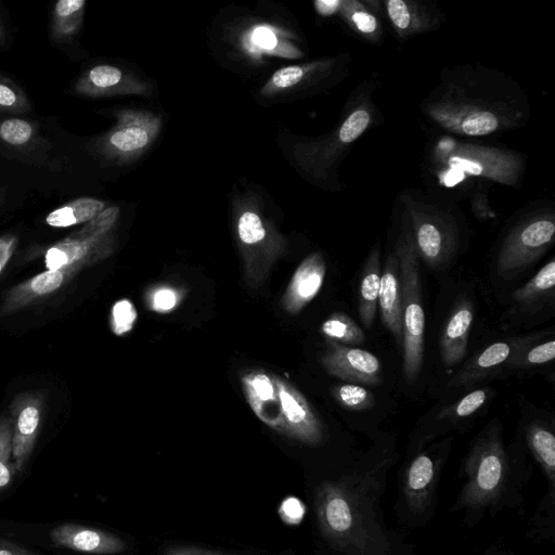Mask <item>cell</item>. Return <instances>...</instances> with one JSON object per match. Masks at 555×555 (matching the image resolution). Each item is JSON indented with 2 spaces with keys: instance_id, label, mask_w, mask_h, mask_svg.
Listing matches in <instances>:
<instances>
[{
  "instance_id": "3",
  "label": "cell",
  "mask_w": 555,
  "mask_h": 555,
  "mask_svg": "<svg viewBox=\"0 0 555 555\" xmlns=\"http://www.w3.org/2000/svg\"><path fill=\"white\" fill-rule=\"evenodd\" d=\"M395 253L401 283L403 375L412 384L423 364L425 314L421 304L420 256L406 215Z\"/></svg>"
},
{
  "instance_id": "6",
  "label": "cell",
  "mask_w": 555,
  "mask_h": 555,
  "mask_svg": "<svg viewBox=\"0 0 555 555\" xmlns=\"http://www.w3.org/2000/svg\"><path fill=\"white\" fill-rule=\"evenodd\" d=\"M553 215H537L516 225L504 238L496 259V271L509 279L532 264L553 244Z\"/></svg>"
},
{
  "instance_id": "2",
  "label": "cell",
  "mask_w": 555,
  "mask_h": 555,
  "mask_svg": "<svg viewBox=\"0 0 555 555\" xmlns=\"http://www.w3.org/2000/svg\"><path fill=\"white\" fill-rule=\"evenodd\" d=\"M376 475H352L350 478L326 480L314 493V508L323 538L347 555H382L375 544L383 535L370 529L375 520L373 494L379 488Z\"/></svg>"
},
{
  "instance_id": "43",
  "label": "cell",
  "mask_w": 555,
  "mask_h": 555,
  "mask_svg": "<svg viewBox=\"0 0 555 555\" xmlns=\"http://www.w3.org/2000/svg\"><path fill=\"white\" fill-rule=\"evenodd\" d=\"M0 555H37L28 550L0 538Z\"/></svg>"
},
{
  "instance_id": "23",
  "label": "cell",
  "mask_w": 555,
  "mask_h": 555,
  "mask_svg": "<svg viewBox=\"0 0 555 555\" xmlns=\"http://www.w3.org/2000/svg\"><path fill=\"white\" fill-rule=\"evenodd\" d=\"M103 236H95L83 229L73 237L56 244L48 249L46 254V266L48 270L57 271L87 255L90 247Z\"/></svg>"
},
{
  "instance_id": "34",
  "label": "cell",
  "mask_w": 555,
  "mask_h": 555,
  "mask_svg": "<svg viewBox=\"0 0 555 555\" xmlns=\"http://www.w3.org/2000/svg\"><path fill=\"white\" fill-rule=\"evenodd\" d=\"M112 315L113 330L117 335H121L132 328L137 313L132 304L127 299H122L114 305Z\"/></svg>"
},
{
  "instance_id": "28",
  "label": "cell",
  "mask_w": 555,
  "mask_h": 555,
  "mask_svg": "<svg viewBox=\"0 0 555 555\" xmlns=\"http://www.w3.org/2000/svg\"><path fill=\"white\" fill-rule=\"evenodd\" d=\"M321 332L331 343L356 347L365 340L362 328L347 314L336 312L330 315L321 325Z\"/></svg>"
},
{
  "instance_id": "4",
  "label": "cell",
  "mask_w": 555,
  "mask_h": 555,
  "mask_svg": "<svg viewBox=\"0 0 555 555\" xmlns=\"http://www.w3.org/2000/svg\"><path fill=\"white\" fill-rule=\"evenodd\" d=\"M434 160L454 176L483 178L509 186L517 185L524 173L520 154L494 146L440 140L434 151Z\"/></svg>"
},
{
  "instance_id": "19",
  "label": "cell",
  "mask_w": 555,
  "mask_h": 555,
  "mask_svg": "<svg viewBox=\"0 0 555 555\" xmlns=\"http://www.w3.org/2000/svg\"><path fill=\"white\" fill-rule=\"evenodd\" d=\"M380 276L379 251L375 248L367 257L359 287V314L366 328L372 326L376 315Z\"/></svg>"
},
{
  "instance_id": "29",
  "label": "cell",
  "mask_w": 555,
  "mask_h": 555,
  "mask_svg": "<svg viewBox=\"0 0 555 555\" xmlns=\"http://www.w3.org/2000/svg\"><path fill=\"white\" fill-rule=\"evenodd\" d=\"M318 64L292 65L276 70L262 90L270 94L299 83Z\"/></svg>"
},
{
  "instance_id": "40",
  "label": "cell",
  "mask_w": 555,
  "mask_h": 555,
  "mask_svg": "<svg viewBox=\"0 0 555 555\" xmlns=\"http://www.w3.org/2000/svg\"><path fill=\"white\" fill-rule=\"evenodd\" d=\"M163 555H235L219 551H211L190 545H169L165 547Z\"/></svg>"
},
{
  "instance_id": "20",
  "label": "cell",
  "mask_w": 555,
  "mask_h": 555,
  "mask_svg": "<svg viewBox=\"0 0 555 555\" xmlns=\"http://www.w3.org/2000/svg\"><path fill=\"white\" fill-rule=\"evenodd\" d=\"M555 261L552 259L522 287L513 295L514 308L520 312L537 309L546 299L554 297Z\"/></svg>"
},
{
  "instance_id": "33",
  "label": "cell",
  "mask_w": 555,
  "mask_h": 555,
  "mask_svg": "<svg viewBox=\"0 0 555 555\" xmlns=\"http://www.w3.org/2000/svg\"><path fill=\"white\" fill-rule=\"evenodd\" d=\"M28 108L24 94L4 78L0 77V111L22 112Z\"/></svg>"
},
{
  "instance_id": "7",
  "label": "cell",
  "mask_w": 555,
  "mask_h": 555,
  "mask_svg": "<svg viewBox=\"0 0 555 555\" xmlns=\"http://www.w3.org/2000/svg\"><path fill=\"white\" fill-rule=\"evenodd\" d=\"M406 214L418 256L431 268L446 264L455 245L449 218L411 201L406 202Z\"/></svg>"
},
{
  "instance_id": "25",
  "label": "cell",
  "mask_w": 555,
  "mask_h": 555,
  "mask_svg": "<svg viewBox=\"0 0 555 555\" xmlns=\"http://www.w3.org/2000/svg\"><path fill=\"white\" fill-rule=\"evenodd\" d=\"M527 441L553 487L555 478V437L553 431L545 426L533 425L527 430Z\"/></svg>"
},
{
  "instance_id": "36",
  "label": "cell",
  "mask_w": 555,
  "mask_h": 555,
  "mask_svg": "<svg viewBox=\"0 0 555 555\" xmlns=\"http://www.w3.org/2000/svg\"><path fill=\"white\" fill-rule=\"evenodd\" d=\"M63 283V273L57 270H48L36 275L31 283V289L39 295L49 294L59 288Z\"/></svg>"
},
{
  "instance_id": "26",
  "label": "cell",
  "mask_w": 555,
  "mask_h": 555,
  "mask_svg": "<svg viewBox=\"0 0 555 555\" xmlns=\"http://www.w3.org/2000/svg\"><path fill=\"white\" fill-rule=\"evenodd\" d=\"M38 423V409L34 405L24 408L18 416L16 434L13 440V466L15 470H21L26 462V459L31 450Z\"/></svg>"
},
{
  "instance_id": "24",
  "label": "cell",
  "mask_w": 555,
  "mask_h": 555,
  "mask_svg": "<svg viewBox=\"0 0 555 555\" xmlns=\"http://www.w3.org/2000/svg\"><path fill=\"white\" fill-rule=\"evenodd\" d=\"M85 5V0H60L55 3L52 21L54 39L69 40L78 33Z\"/></svg>"
},
{
  "instance_id": "30",
  "label": "cell",
  "mask_w": 555,
  "mask_h": 555,
  "mask_svg": "<svg viewBox=\"0 0 555 555\" xmlns=\"http://www.w3.org/2000/svg\"><path fill=\"white\" fill-rule=\"evenodd\" d=\"M333 395L341 405L351 410H364L375 403L373 393L357 384L337 385Z\"/></svg>"
},
{
  "instance_id": "1",
  "label": "cell",
  "mask_w": 555,
  "mask_h": 555,
  "mask_svg": "<svg viewBox=\"0 0 555 555\" xmlns=\"http://www.w3.org/2000/svg\"><path fill=\"white\" fill-rule=\"evenodd\" d=\"M423 109L439 127L464 137L515 129L529 113L527 100L513 80L494 70L468 66L447 73Z\"/></svg>"
},
{
  "instance_id": "18",
  "label": "cell",
  "mask_w": 555,
  "mask_h": 555,
  "mask_svg": "<svg viewBox=\"0 0 555 555\" xmlns=\"http://www.w3.org/2000/svg\"><path fill=\"white\" fill-rule=\"evenodd\" d=\"M511 346L504 341L494 343L473 358L451 379L449 386L463 387L485 377L490 371L507 360Z\"/></svg>"
},
{
  "instance_id": "12",
  "label": "cell",
  "mask_w": 555,
  "mask_h": 555,
  "mask_svg": "<svg viewBox=\"0 0 555 555\" xmlns=\"http://www.w3.org/2000/svg\"><path fill=\"white\" fill-rule=\"evenodd\" d=\"M378 306L382 320L398 345L402 344V302L398 257L393 250L384 264Z\"/></svg>"
},
{
  "instance_id": "44",
  "label": "cell",
  "mask_w": 555,
  "mask_h": 555,
  "mask_svg": "<svg viewBox=\"0 0 555 555\" xmlns=\"http://www.w3.org/2000/svg\"><path fill=\"white\" fill-rule=\"evenodd\" d=\"M12 243V238H0V271L9 258Z\"/></svg>"
},
{
  "instance_id": "5",
  "label": "cell",
  "mask_w": 555,
  "mask_h": 555,
  "mask_svg": "<svg viewBox=\"0 0 555 555\" xmlns=\"http://www.w3.org/2000/svg\"><path fill=\"white\" fill-rule=\"evenodd\" d=\"M467 481L464 485L457 508L482 512L493 507L509 486L507 455L499 437L487 434L475 444L466 463Z\"/></svg>"
},
{
  "instance_id": "21",
  "label": "cell",
  "mask_w": 555,
  "mask_h": 555,
  "mask_svg": "<svg viewBox=\"0 0 555 555\" xmlns=\"http://www.w3.org/2000/svg\"><path fill=\"white\" fill-rule=\"evenodd\" d=\"M125 80L120 68L102 64L87 70L76 82L75 90L86 96L108 95L122 92Z\"/></svg>"
},
{
  "instance_id": "42",
  "label": "cell",
  "mask_w": 555,
  "mask_h": 555,
  "mask_svg": "<svg viewBox=\"0 0 555 555\" xmlns=\"http://www.w3.org/2000/svg\"><path fill=\"white\" fill-rule=\"evenodd\" d=\"M340 0H318L314 2L315 10L323 16L337 13L340 9Z\"/></svg>"
},
{
  "instance_id": "16",
  "label": "cell",
  "mask_w": 555,
  "mask_h": 555,
  "mask_svg": "<svg viewBox=\"0 0 555 555\" xmlns=\"http://www.w3.org/2000/svg\"><path fill=\"white\" fill-rule=\"evenodd\" d=\"M246 397L257 416L269 426L282 430V414L273 377L254 372L243 377Z\"/></svg>"
},
{
  "instance_id": "10",
  "label": "cell",
  "mask_w": 555,
  "mask_h": 555,
  "mask_svg": "<svg viewBox=\"0 0 555 555\" xmlns=\"http://www.w3.org/2000/svg\"><path fill=\"white\" fill-rule=\"evenodd\" d=\"M282 414V431L308 443L319 444L323 434L318 417L304 396L292 385L274 378Z\"/></svg>"
},
{
  "instance_id": "41",
  "label": "cell",
  "mask_w": 555,
  "mask_h": 555,
  "mask_svg": "<svg viewBox=\"0 0 555 555\" xmlns=\"http://www.w3.org/2000/svg\"><path fill=\"white\" fill-rule=\"evenodd\" d=\"M253 41L256 46L266 50H272L278 44L275 35L266 27H258L254 31Z\"/></svg>"
},
{
  "instance_id": "38",
  "label": "cell",
  "mask_w": 555,
  "mask_h": 555,
  "mask_svg": "<svg viewBox=\"0 0 555 555\" xmlns=\"http://www.w3.org/2000/svg\"><path fill=\"white\" fill-rule=\"evenodd\" d=\"M555 357V341L548 340L530 349L526 356V363L542 364L550 362Z\"/></svg>"
},
{
  "instance_id": "15",
  "label": "cell",
  "mask_w": 555,
  "mask_h": 555,
  "mask_svg": "<svg viewBox=\"0 0 555 555\" xmlns=\"http://www.w3.org/2000/svg\"><path fill=\"white\" fill-rule=\"evenodd\" d=\"M473 317V306L468 301H463L448 319L440 338V353L446 366H453L463 360L468 346Z\"/></svg>"
},
{
  "instance_id": "31",
  "label": "cell",
  "mask_w": 555,
  "mask_h": 555,
  "mask_svg": "<svg viewBox=\"0 0 555 555\" xmlns=\"http://www.w3.org/2000/svg\"><path fill=\"white\" fill-rule=\"evenodd\" d=\"M34 134L30 122L20 118L5 119L0 124V139L11 145H23Z\"/></svg>"
},
{
  "instance_id": "13",
  "label": "cell",
  "mask_w": 555,
  "mask_h": 555,
  "mask_svg": "<svg viewBox=\"0 0 555 555\" xmlns=\"http://www.w3.org/2000/svg\"><path fill=\"white\" fill-rule=\"evenodd\" d=\"M437 467L427 453L417 454L410 463L403 481V495L411 512L422 514L431 502Z\"/></svg>"
},
{
  "instance_id": "39",
  "label": "cell",
  "mask_w": 555,
  "mask_h": 555,
  "mask_svg": "<svg viewBox=\"0 0 555 555\" xmlns=\"http://www.w3.org/2000/svg\"><path fill=\"white\" fill-rule=\"evenodd\" d=\"M178 296L170 288H160L153 296V308L157 311H169L176 307Z\"/></svg>"
},
{
  "instance_id": "11",
  "label": "cell",
  "mask_w": 555,
  "mask_h": 555,
  "mask_svg": "<svg viewBox=\"0 0 555 555\" xmlns=\"http://www.w3.org/2000/svg\"><path fill=\"white\" fill-rule=\"evenodd\" d=\"M50 539L56 546L92 555L118 554L127 547L115 534L76 524L56 526L50 531Z\"/></svg>"
},
{
  "instance_id": "32",
  "label": "cell",
  "mask_w": 555,
  "mask_h": 555,
  "mask_svg": "<svg viewBox=\"0 0 555 555\" xmlns=\"http://www.w3.org/2000/svg\"><path fill=\"white\" fill-rule=\"evenodd\" d=\"M237 233L240 240L254 245L261 242L266 236V230L260 217L253 210H245L238 218Z\"/></svg>"
},
{
  "instance_id": "9",
  "label": "cell",
  "mask_w": 555,
  "mask_h": 555,
  "mask_svg": "<svg viewBox=\"0 0 555 555\" xmlns=\"http://www.w3.org/2000/svg\"><path fill=\"white\" fill-rule=\"evenodd\" d=\"M322 364L330 374L349 384L379 385L383 382L379 360L360 348L330 343Z\"/></svg>"
},
{
  "instance_id": "8",
  "label": "cell",
  "mask_w": 555,
  "mask_h": 555,
  "mask_svg": "<svg viewBox=\"0 0 555 555\" xmlns=\"http://www.w3.org/2000/svg\"><path fill=\"white\" fill-rule=\"evenodd\" d=\"M159 126V119L152 114L120 112L118 124L102 139L101 151L119 159L134 157L152 143Z\"/></svg>"
},
{
  "instance_id": "35",
  "label": "cell",
  "mask_w": 555,
  "mask_h": 555,
  "mask_svg": "<svg viewBox=\"0 0 555 555\" xmlns=\"http://www.w3.org/2000/svg\"><path fill=\"white\" fill-rule=\"evenodd\" d=\"M9 438L5 431H0V490L11 483L15 470L10 463L11 446Z\"/></svg>"
},
{
  "instance_id": "27",
  "label": "cell",
  "mask_w": 555,
  "mask_h": 555,
  "mask_svg": "<svg viewBox=\"0 0 555 555\" xmlns=\"http://www.w3.org/2000/svg\"><path fill=\"white\" fill-rule=\"evenodd\" d=\"M372 10L359 1H341L338 12L356 33L372 41H378L382 25Z\"/></svg>"
},
{
  "instance_id": "14",
  "label": "cell",
  "mask_w": 555,
  "mask_h": 555,
  "mask_svg": "<svg viewBox=\"0 0 555 555\" xmlns=\"http://www.w3.org/2000/svg\"><path fill=\"white\" fill-rule=\"evenodd\" d=\"M325 276V262L320 254L307 257L295 271L284 305L289 312H297L319 293Z\"/></svg>"
},
{
  "instance_id": "37",
  "label": "cell",
  "mask_w": 555,
  "mask_h": 555,
  "mask_svg": "<svg viewBox=\"0 0 555 555\" xmlns=\"http://www.w3.org/2000/svg\"><path fill=\"white\" fill-rule=\"evenodd\" d=\"M487 391L485 389H476L463 397L455 406V415L457 417H467L475 413L486 401Z\"/></svg>"
},
{
  "instance_id": "22",
  "label": "cell",
  "mask_w": 555,
  "mask_h": 555,
  "mask_svg": "<svg viewBox=\"0 0 555 555\" xmlns=\"http://www.w3.org/2000/svg\"><path fill=\"white\" fill-rule=\"evenodd\" d=\"M104 209V202L93 197H80L52 210L46 217V222L54 228H66L88 222Z\"/></svg>"
},
{
  "instance_id": "45",
  "label": "cell",
  "mask_w": 555,
  "mask_h": 555,
  "mask_svg": "<svg viewBox=\"0 0 555 555\" xmlns=\"http://www.w3.org/2000/svg\"><path fill=\"white\" fill-rule=\"evenodd\" d=\"M3 37H4V34H3L2 26L0 24V41H2Z\"/></svg>"
},
{
  "instance_id": "17",
  "label": "cell",
  "mask_w": 555,
  "mask_h": 555,
  "mask_svg": "<svg viewBox=\"0 0 555 555\" xmlns=\"http://www.w3.org/2000/svg\"><path fill=\"white\" fill-rule=\"evenodd\" d=\"M388 17L400 37H409L434 28L435 16L421 3L405 0L386 1Z\"/></svg>"
}]
</instances>
